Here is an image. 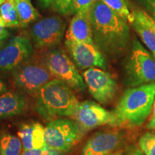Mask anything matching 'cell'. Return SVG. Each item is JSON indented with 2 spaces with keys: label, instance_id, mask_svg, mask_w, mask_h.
<instances>
[{
  "label": "cell",
  "instance_id": "cell-1",
  "mask_svg": "<svg viewBox=\"0 0 155 155\" xmlns=\"http://www.w3.org/2000/svg\"><path fill=\"white\" fill-rule=\"evenodd\" d=\"M90 16L93 39L98 49L111 55L124 51L130 38L127 22L100 0L93 5Z\"/></svg>",
  "mask_w": 155,
  "mask_h": 155
},
{
  "label": "cell",
  "instance_id": "cell-2",
  "mask_svg": "<svg viewBox=\"0 0 155 155\" xmlns=\"http://www.w3.org/2000/svg\"><path fill=\"white\" fill-rule=\"evenodd\" d=\"M155 82L131 87L125 91L113 111L119 127L142 125L152 111Z\"/></svg>",
  "mask_w": 155,
  "mask_h": 155
},
{
  "label": "cell",
  "instance_id": "cell-3",
  "mask_svg": "<svg viewBox=\"0 0 155 155\" xmlns=\"http://www.w3.org/2000/svg\"><path fill=\"white\" fill-rule=\"evenodd\" d=\"M36 95L37 111L47 121L73 117L79 104L72 88L56 78L46 83Z\"/></svg>",
  "mask_w": 155,
  "mask_h": 155
},
{
  "label": "cell",
  "instance_id": "cell-4",
  "mask_svg": "<svg viewBox=\"0 0 155 155\" xmlns=\"http://www.w3.org/2000/svg\"><path fill=\"white\" fill-rule=\"evenodd\" d=\"M127 84L131 87L155 82V58L139 40H134L125 62Z\"/></svg>",
  "mask_w": 155,
  "mask_h": 155
},
{
  "label": "cell",
  "instance_id": "cell-5",
  "mask_svg": "<svg viewBox=\"0 0 155 155\" xmlns=\"http://www.w3.org/2000/svg\"><path fill=\"white\" fill-rule=\"evenodd\" d=\"M12 71L14 84L20 90L30 94H37L42 86L55 79L45 63L35 58H29Z\"/></svg>",
  "mask_w": 155,
  "mask_h": 155
},
{
  "label": "cell",
  "instance_id": "cell-6",
  "mask_svg": "<svg viewBox=\"0 0 155 155\" xmlns=\"http://www.w3.org/2000/svg\"><path fill=\"white\" fill-rule=\"evenodd\" d=\"M82 130L76 122L60 118L45 127V140L48 147L58 152L66 153L81 137Z\"/></svg>",
  "mask_w": 155,
  "mask_h": 155
},
{
  "label": "cell",
  "instance_id": "cell-7",
  "mask_svg": "<svg viewBox=\"0 0 155 155\" xmlns=\"http://www.w3.org/2000/svg\"><path fill=\"white\" fill-rule=\"evenodd\" d=\"M45 63L53 77L63 81L70 88L81 92L86 89V83L75 63L63 50L56 49L48 53Z\"/></svg>",
  "mask_w": 155,
  "mask_h": 155
},
{
  "label": "cell",
  "instance_id": "cell-8",
  "mask_svg": "<svg viewBox=\"0 0 155 155\" xmlns=\"http://www.w3.org/2000/svg\"><path fill=\"white\" fill-rule=\"evenodd\" d=\"M73 118L83 131H90L104 125L118 127L114 112L107 111L91 101L79 102Z\"/></svg>",
  "mask_w": 155,
  "mask_h": 155
},
{
  "label": "cell",
  "instance_id": "cell-9",
  "mask_svg": "<svg viewBox=\"0 0 155 155\" xmlns=\"http://www.w3.org/2000/svg\"><path fill=\"white\" fill-rule=\"evenodd\" d=\"M65 25L61 17L50 16L35 23L30 30L34 46L38 49L55 47L63 38Z\"/></svg>",
  "mask_w": 155,
  "mask_h": 155
},
{
  "label": "cell",
  "instance_id": "cell-10",
  "mask_svg": "<svg viewBox=\"0 0 155 155\" xmlns=\"http://www.w3.org/2000/svg\"><path fill=\"white\" fill-rule=\"evenodd\" d=\"M127 137V131L121 128L98 131L86 141L81 155H109L120 150Z\"/></svg>",
  "mask_w": 155,
  "mask_h": 155
},
{
  "label": "cell",
  "instance_id": "cell-11",
  "mask_svg": "<svg viewBox=\"0 0 155 155\" xmlns=\"http://www.w3.org/2000/svg\"><path fill=\"white\" fill-rule=\"evenodd\" d=\"M83 78L89 93L97 101L106 104L114 99L117 93L118 85L109 73L92 68L83 73Z\"/></svg>",
  "mask_w": 155,
  "mask_h": 155
},
{
  "label": "cell",
  "instance_id": "cell-12",
  "mask_svg": "<svg viewBox=\"0 0 155 155\" xmlns=\"http://www.w3.org/2000/svg\"><path fill=\"white\" fill-rule=\"evenodd\" d=\"M32 45L25 36H15L0 46V70L14 71L31 57Z\"/></svg>",
  "mask_w": 155,
  "mask_h": 155
},
{
  "label": "cell",
  "instance_id": "cell-13",
  "mask_svg": "<svg viewBox=\"0 0 155 155\" xmlns=\"http://www.w3.org/2000/svg\"><path fill=\"white\" fill-rule=\"evenodd\" d=\"M65 44L75 65L80 69L87 70L92 68L105 69L106 68L105 57L94 42L87 43L65 40Z\"/></svg>",
  "mask_w": 155,
  "mask_h": 155
},
{
  "label": "cell",
  "instance_id": "cell-14",
  "mask_svg": "<svg viewBox=\"0 0 155 155\" xmlns=\"http://www.w3.org/2000/svg\"><path fill=\"white\" fill-rule=\"evenodd\" d=\"M91 10L79 11L71 19L66 32L67 41L93 43V32L91 22Z\"/></svg>",
  "mask_w": 155,
  "mask_h": 155
},
{
  "label": "cell",
  "instance_id": "cell-15",
  "mask_svg": "<svg viewBox=\"0 0 155 155\" xmlns=\"http://www.w3.org/2000/svg\"><path fill=\"white\" fill-rule=\"evenodd\" d=\"M22 142L23 151L35 150L46 147L45 140V127L38 122L25 124L17 132Z\"/></svg>",
  "mask_w": 155,
  "mask_h": 155
},
{
  "label": "cell",
  "instance_id": "cell-16",
  "mask_svg": "<svg viewBox=\"0 0 155 155\" xmlns=\"http://www.w3.org/2000/svg\"><path fill=\"white\" fill-rule=\"evenodd\" d=\"M134 20L131 23L141 41L155 58V30L147 22L144 15V10L137 9L132 11Z\"/></svg>",
  "mask_w": 155,
  "mask_h": 155
},
{
  "label": "cell",
  "instance_id": "cell-17",
  "mask_svg": "<svg viewBox=\"0 0 155 155\" xmlns=\"http://www.w3.org/2000/svg\"><path fill=\"white\" fill-rule=\"evenodd\" d=\"M26 101L22 95L6 92L0 95V119L17 116L24 111Z\"/></svg>",
  "mask_w": 155,
  "mask_h": 155
},
{
  "label": "cell",
  "instance_id": "cell-18",
  "mask_svg": "<svg viewBox=\"0 0 155 155\" xmlns=\"http://www.w3.org/2000/svg\"><path fill=\"white\" fill-rule=\"evenodd\" d=\"M21 28H25L40 16L30 0H15Z\"/></svg>",
  "mask_w": 155,
  "mask_h": 155
},
{
  "label": "cell",
  "instance_id": "cell-19",
  "mask_svg": "<svg viewBox=\"0 0 155 155\" xmlns=\"http://www.w3.org/2000/svg\"><path fill=\"white\" fill-rule=\"evenodd\" d=\"M0 15L5 22V28L20 27L15 0H9L0 5Z\"/></svg>",
  "mask_w": 155,
  "mask_h": 155
},
{
  "label": "cell",
  "instance_id": "cell-20",
  "mask_svg": "<svg viewBox=\"0 0 155 155\" xmlns=\"http://www.w3.org/2000/svg\"><path fill=\"white\" fill-rule=\"evenodd\" d=\"M22 152V144L19 137L5 134L0 138V155H21Z\"/></svg>",
  "mask_w": 155,
  "mask_h": 155
},
{
  "label": "cell",
  "instance_id": "cell-21",
  "mask_svg": "<svg viewBox=\"0 0 155 155\" xmlns=\"http://www.w3.org/2000/svg\"><path fill=\"white\" fill-rule=\"evenodd\" d=\"M116 13L119 17L124 19L126 22L131 24L134 20L132 12H131L127 0H100Z\"/></svg>",
  "mask_w": 155,
  "mask_h": 155
},
{
  "label": "cell",
  "instance_id": "cell-22",
  "mask_svg": "<svg viewBox=\"0 0 155 155\" xmlns=\"http://www.w3.org/2000/svg\"><path fill=\"white\" fill-rule=\"evenodd\" d=\"M139 147L145 155H155V131H147L139 139Z\"/></svg>",
  "mask_w": 155,
  "mask_h": 155
},
{
  "label": "cell",
  "instance_id": "cell-23",
  "mask_svg": "<svg viewBox=\"0 0 155 155\" xmlns=\"http://www.w3.org/2000/svg\"><path fill=\"white\" fill-rule=\"evenodd\" d=\"M50 6L61 15H69L75 13L74 0H50Z\"/></svg>",
  "mask_w": 155,
  "mask_h": 155
},
{
  "label": "cell",
  "instance_id": "cell-24",
  "mask_svg": "<svg viewBox=\"0 0 155 155\" xmlns=\"http://www.w3.org/2000/svg\"><path fill=\"white\" fill-rule=\"evenodd\" d=\"M21 155H66L65 153L54 150L48 146L40 149L23 151Z\"/></svg>",
  "mask_w": 155,
  "mask_h": 155
},
{
  "label": "cell",
  "instance_id": "cell-25",
  "mask_svg": "<svg viewBox=\"0 0 155 155\" xmlns=\"http://www.w3.org/2000/svg\"><path fill=\"white\" fill-rule=\"evenodd\" d=\"M96 0H74L75 13L79 11L91 10Z\"/></svg>",
  "mask_w": 155,
  "mask_h": 155
},
{
  "label": "cell",
  "instance_id": "cell-26",
  "mask_svg": "<svg viewBox=\"0 0 155 155\" xmlns=\"http://www.w3.org/2000/svg\"><path fill=\"white\" fill-rule=\"evenodd\" d=\"M123 155H145L139 145L132 144L125 147L124 150Z\"/></svg>",
  "mask_w": 155,
  "mask_h": 155
},
{
  "label": "cell",
  "instance_id": "cell-27",
  "mask_svg": "<svg viewBox=\"0 0 155 155\" xmlns=\"http://www.w3.org/2000/svg\"><path fill=\"white\" fill-rule=\"evenodd\" d=\"M141 5L144 7L147 13L155 18V0H139Z\"/></svg>",
  "mask_w": 155,
  "mask_h": 155
},
{
  "label": "cell",
  "instance_id": "cell-28",
  "mask_svg": "<svg viewBox=\"0 0 155 155\" xmlns=\"http://www.w3.org/2000/svg\"><path fill=\"white\" fill-rule=\"evenodd\" d=\"M144 15L147 22L150 25V26L152 27V28H153L155 30V18L152 17V16H150V15L145 11H144Z\"/></svg>",
  "mask_w": 155,
  "mask_h": 155
},
{
  "label": "cell",
  "instance_id": "cell-29",
  "mask_svg": "<svg viewBox=\"0 0 155 155\" xmlns=\"http://www.w3.org/2000/svg\"><path fill=\"white\" fill-rule=\"evenodd\" d=\"M9 36V32L5 27H0V40L7 38Z\"/></svg>",
  "mask_w": 155,
  "mask_h": 155
},
{
  "label": "cell",
  "instance_id": "cell-30",
  "mask_svg": "<svg viewBox=\"0 0 155 155\" xmlns=\"http://www.w3.org/2000/svg\"><path fill=\"white\" fill-rule=\"evenodd\" d=\"M7 85L5 84V83L3 81L0 80V95L5 94L7 92Z\"/></svg>",
  "mask_w": 155,
  "mask_h": 155
},
{
  "label": "cell",
  "instance_id": "cell-31",
  "mask_svg": "<svg viewBox=\"0 0 155 155\" xmlns=\"http://www.w3.org/2000/svg\"><path fill=\"white\" fill-rule=\"evenodd\" d=\"M147 128L148 129H150V130L155 131V117L150 119V121L147 124Z\"/></svg>",
  "mask_w": 155,
  "mask_h": 155
},
{
  "label": "cell",
  "instance_id": "cell-32",
  "mask_svg": "<svg viewBox=\"0 0 155 155\" xmlns=\"http://www.w3.org/2000/svg\"><path fill=\"white\" fill-rule=\"evenodd\" d=\"M40 1L44 7H48L50 6V0H40Z\"/></svg>",
  "mask_w": 155,
  "mask_h": 155
},
{
  "label": "cell",
  "instance_id": "cell-33",
  "mask_svg": "<svg viewBox=\"0 0 155 155\" xmlns=\"http://www.w3.org/2000/svg\"><path fill=\"white\" fill-rule=\"evenodd\" d=\"M123 153H124V150L120 149V150L116 151V152H114L113 153H111V154H110L109 155H123Z\"/></svg>",
  "mask_w": 155,
  "mask_h": 155
},
{
  "label": "cell",
  "instance_id": "cell-34",
  "mask_svg": "<svg viewBox=\"0 0 155 155\" xmlns=\"http://www.w3.org/2000/svg\"><path fill=\"white\" fill-rule=\"evenodd\" d=\"M155 117V96H154V104H153V108H152V114H151V119H152L153 118Z\"/></svg>",
  "mask_w": 155,
  "mask_h": 155
},
{
  "label": "cell",
  "instance_id": "cell-35",
  "mask_svg": "<svg viewBox=\"0 0 155 155\" xmlns=\"http://www.w3.org/2000/svg\"><path fill=\"white\" fill-rule=\"evenodd\" d=\"M0 27H5V22L2 20V19H0Z\"/></svg>",
  "mask_w": 155,
  "mask_h": 155
},
{
  "label": "cell",
  "instance_id": "cell-36",
  "mask_svg": "<svg viewBox=\"0 0 155 155\" xmlns=\"http://www.w3.org/2000/svg\"><path fill=\"white\" fill-rule=\"evenodd\" d=\"M7 1H9V0H0V5H2V4H3L4 2H5Z\"/></svg>",
  "mask_w": 155,
  "mask_h": 155
},
{
  "label": "cell",
  "instance_id": "cell-37",
  "mask_svg": "<svg viewBox=\"0 0 155 155\" xmlns=\"http://www.w3.org/2000/svg\"><path fill=\"white\" fill-rule=\"evenodd\" d=\"M2 18V17H1V15H0V19H1Z\"/></svg>",
  "mask_w": 155,
  "mask_h": 155
}]
</instances>
